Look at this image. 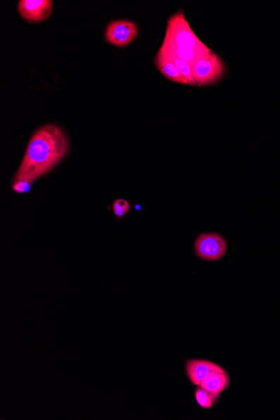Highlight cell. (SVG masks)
<instances>
[{
    "label": "cell",
    "instance_id": "obj_9",
    "mask_svg": "<svg viewBox=\"0 0 280 420\" xmlns=\"http://www.w3.org/2000/svg\"><path fill=\"white\" fill-rule=\"evenodd\" d=\"M155 63L156 68L158 69L162 75L167 78L170 82L178 83V84L189 85V82L179 72L173 61L166 58L160 51L157 52L155 55Z\"/></svg>",
    "mask_w": 280,
    "mask_h": 420
},
{
    "label": "cell",
    "instance_id": "obj_5",
    "mask_svg": "<svg viewBox=\"0 0 280 420\" xmlns=\"http://www.w3.org/2000/svg\"><path fill=\"white\" fill-rule=\"evenodd\" d=\"M138 34V26L134 22L117 20L108 25L105 30V40L110 45L125 47L137 38Z\"/></svg>",
    "mask_w": 280,
    "mask_h": 420
},
{
    "label": "cell",
    "instance_id": "obj_2",
    "mask_svg": "<svg viewBox=\"0 0 280 420\" xmlns=\"http://www.w3.org/2000/svg\"><path fill=\"white\" fill-rule=\"evenodd\" d=\"M162 46L169 50L208 51L210 49L191 29L182 10L170 17Z\"/></svg>",
    "mask_w": 280,
    "mask_h": 420
},
{
    "label": "cell",
    "instance_id": "obj_6",
    "mask_svg": "<svg viewBox=\"0 0 280 420\" xmlns=\"http://www.w3.org/2000/svg\"><path fill=\"white\" fill-rule=\"evenodd\" d=\"M18 12L20 16L29 23H41L50 18L53 12V1L51 0H20Z\"/></svg>",
    "mask_w": 280,
    "mask_h": 420
},
{
    "label": "cell",
    "instance_id": "obj_10",
    "mask_svg": "<svg viewBox=\"0 0 280 420\" xmlns=\"http://www.w3.org/2000/svg\"><path fill=\"white\" fill-rule=\"evenodd\" d=\"M158 51L165 55L166 58L173 61L174 64L176 65V67L179 70V72H180L187 82H189L190 86H196L189 63H187L185 61L176 58V56L170 53V52L166 50L163 46H160Z\"/></svg>",
    "mask_w": 280,
    "mask_h": 420
},
{
    "label": "cell",
    "instance_id": "obj_8",
    "mask_svg": "<svg viewBox=\"0 0 280 420\" xmlns=\"http://www.w3.org/2000/svg\"><path fill=\"white\" fill-rule=\"evenodd\" d=\"M231 379L229 374L224 369L222 371H213L207 378L201 383V388L219 397L222 393L229 388Z\"/></svg>",
    "mask_w": 280,
    "mask_h": 420
},
{
    "label": "cell",
    "instance_id": "obj_3",
    "mask_svg": "<svg viewBox=\"0 0 280 420\" xmlns=\"http://www.w3.org/2000/svg\"><path fill=\"white\" fill-rule=\"evenodd\" d=\"M191 68L196 84L198 87L215 84L226 73L225 63L216 52L191 64Z\"/></svg>",
    "mask_w": 280,
    "mask_h": 420
},
{
    "label": "cell",
    "instance_id": "obj_13",
    "mask_svg": "<svg viewBox=\"0 0 280 420\" xmlns=\"http://www.w3.org/2000/svg\"><path fill=\"white\" fill-rule=\"evenodd\" d=\"M12 188L17 193H25L30 190L32 184L25 182H13Z\"/></svg>",
    "mask_w": 280,
    "mask_h": 420
},
{
    "label": "cell",
    "instance_id": "obj_7",
    "mask_svg": "<svg viewBox=\"0 0 280 420\" xmlns=\"http://www.w3.org/2000/svg\"><path fill=\"white\" fill-rule=\"evenodd\" d=\"M224 370L222 367L215 362L205 359H187L185 371L188 380L194 386L200 387L201 383L213 371Z\"/></svg>",
    "mask_w": 280,
    "mask_h": 420
},
{
    "label": "cell",
    "instance_id": "obj_4",
    "mask_svg": "<svg viewBox=\"0 0 280 420\" xmlns=\"http://www.w3.org/2000/svg\"><path fill=\"white\" fill-rule=\"evenodd\" d=\"M196 255L205 261H217L225 256L227 250V241L218 234H203L195 242Z\"/></svg>",
    "mask_w": 280,
    "mask_h": 420
},
{
    "label": "cell",
    "instance_id": "obj_11",
    "mask_svg": "<svg viewBox=\"0 0 280 420\" xmlns=\"http://www.w3.org/2000/svg\"><path fill=\"white\" fill-rule=\"evenodd\" d=\"M195 399L198 405L204 409H210L217 405L218 397L213 395L212 393L205 390V389L198 387L195 392Z\"/></svg>",
    "mask_w": 280,
    "mask_h": 420
},
{
    "label": "cell",
    "instance_id": "obj_12",
    "mask_svg": "<svg viewBox=\"0 0 280 420\" xmlns=\"http://www.w3.org/2000/svg\"><path fill=\"white\" fill-rule=\"evenodd\" d=\"M113 213L117 218H121L129 211V203L125 199H117L113 203Z\"/></svg>",
    "mask_w": 280,
    "mask_h": 420
},
{
    "label": "cell",
    "instance_id": "obj_1",
    "mask_svg": "<svg viewBox=\"0 0 280 420\" xmlns=\"http://www.w3.org/2000/svg\"><path fill=\"white\" fill-rule=\"evenodd\" d=\"M68 151V141L58 125H44L33 134L13 182L32 184L50 172Z\"/></svg>",
    "mask_w": 280,
    "mask_h": 420
}]
</instances>
